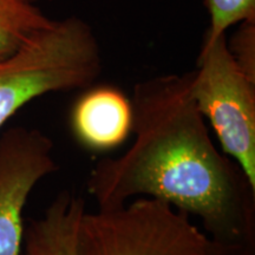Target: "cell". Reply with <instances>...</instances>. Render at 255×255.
Listing matches in <instances>:
<instances>
[{
    "instance_id": "obj_1",
    "label": "cell",
    "mask_w": 255,
    "mask_h": 255,
    "mask_svg": "<svg viewBox=\"0 0 255 255\" xmlns=\"http://www.w3.org/2000/svg\"><path fill=\"white\" fill-rule=\"evenodd\" d=\"M191 72L133 87L135 141L122 156L97 162L88 190L98 209L146 195L201 220L223 255H255V187L219 151L190 92Z\"/></svg>"
},
{
    "instance_id": "obj_2",
    "label": "cell",
    "mask_w": 255,
    "mask_h": 255,
    "mask_svg": "<svg viewBox=\"0 0 255 255\" xmlns=\"http://www.w3.org/2000/svg\"><path fill=\"white\" fill-rule=\"evenodd\" d=\"M102 70L100 41L90 25L76 15L53 19L0 60V129L28 102L51 92L87 89Z\"/></svg>"
},
{
    "instance_id": "obj_3",
    "label": "cell",
    "mask_w": 255,
    "mask_h": 255,
    "mask_svg": "<svg viewBox=\"0 0 255 255\" xmlns=\"http://www.w3.org/2000/svg\"><path fill=\"white\" fill-rule=\"evenodd\" d=\"M189 218L152 197L85 212L78 231V254L223 255Z\"/></svg>"
},
{
    "instance_id": "obj_4",
    "label": "cell",
    "mask_w": 255,
    "mask_h": 255,
    "mask_svg": "<svg viewBox=\"0 0 255 255\" xmlns=\"http://www.w3.org/2000/svg\"><path fill=\"white\" fill-rule=\"evenodd\" d=\"M190 92L223 152L255 187V83L235 63L226 33L202 44L197 69L191 71Z\"/></svg>"
},
{
    "instance_id": "obj_5",
    "label": "cell",
    "mask_w": 255,
    "mask_h": 255,
    "mask_svg": "<svg viewBox=\"0 0 255 255\" xmlns=\"http://www.w3.org/2000/svg\"><path fill=\"white\" fill-rule=\"evenodd\" d=\"M52 151L38 129L14 127L0 136V255H21L24 208L37 183L58 169Z\"/></svg>"
},
{
    "instance_id": "obj_6",
    "label": "cell",
    "mask_w": 255,
    "mask_h": 255,
    "mask_svg": "<svg viewBox=\"0 0 255 255\" xmlns=\"http://www.w3.org/2000/svg\"><path fill=\"white\" fill-rule=\"evenodd\" d=\"M70 124L79 144L89 150H113L132 132L131 100L113 85L89 87L73 104Z\"/></svg>"
},
{
    "instance_id": "obj_7",
    "label": "cell",
    "mask_w": 255,
    "mask_h": 255,
    "mask_svg": "<svg viewBox=\"0 0 255 255\" xmlns=\"http://www.w3.org/2000/svg\"><path fill=\"white\" fill-rule=\"evenodd\" d=\"M85 201L72 191H62L43 216L28 220L21 255H79L78 231Z\"/></svg>"
},
{
    "instance_id": "obj_8",
    "label": "cell",
    "mask_w": 255,
    "mask_h": 255,
    "mask_svg": "<svg viewBox=\"0 0 255 255\" xmlns=\"http://www.w3.org/2000/svg\"><path fill=\"white\" fill-rule=\"evenodd\" d=\"M52 20L28 0H0V60L13 55Z\"/></svg>"
},
{
    "instance_id": "obj_9",
    "label": "cell",
    "mask_w": 255,
    "mask_h": 255,
    "mask_svg": "<svg viewBox=\"0 0 255 255\" xmlns=\"http://www.w3.org/2000/svg\"><path fill=\"white\" fill-rule=\"evenodd\" d=\"M210 25L203 43H210L222 36L232 25L255 20V0H205Z\"/></svg>"
},
{
    "instance_id": "obj_10",
    "label": "cell",
    "mask_w": 255,
    "mask_h": 255,
    "mask_svg": "<svg viewBox=\"0 0 255 255\" xmlns=\"http://www.w3.org/2000/svg\"><path fill=\"white\" fill-rule=\"evenodd\" d=\"M228 43V49L238 66L255 83V20L242 21Z\"/></svg>"
},
{
    "instance_id": "obj_11",
    "label": "cell",
    "mask_w": 255,
    "mask_h": 255,
    "mask_svg": "<svg viewBox=\"0 0 255 255\" xmlns=\"http://www.w3.org/2000/svg\"><path fill=\"white\" fill-rule=\"evenodd\" d=\"M28 1H31V2H34V4H36L37 1H39V0H28Z\"/></svg>"
}]
</instances>
